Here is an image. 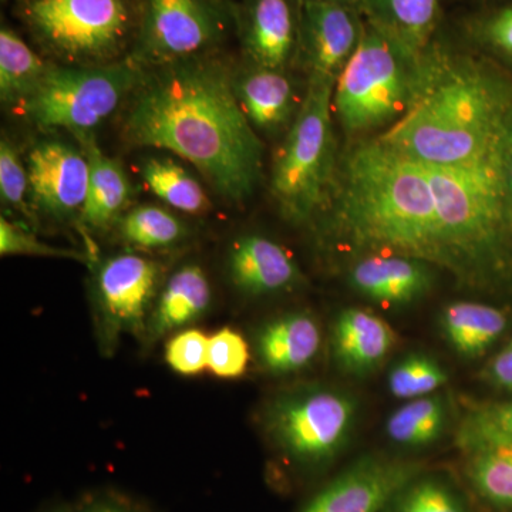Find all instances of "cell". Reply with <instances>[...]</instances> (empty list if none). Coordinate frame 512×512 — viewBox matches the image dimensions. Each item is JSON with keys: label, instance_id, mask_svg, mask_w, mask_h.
Listing matches in <instances>:
<instances>
[{"label": "cell", "instance_id": "obj_1", "mask_svg": "<svg viewBox=\"0 0 512 512\" xmlns=\"http://www.w3.org/2000/svg\"><path fill=\"white\" fill-rule=\"evenodd\" d=\"M123 136L133 146L173 151L229 201L247 200L261 181V140L242 110L234 80L215 60L167 64L143 80Z\"/></svg>", "mask_w": 512, "mask_h": 512}, {"label": "cell", "instance_id": "obj_2", "mask_svg": "<svg viewBox=\"0 0 512 512\" xmlns=\"http://www.w3.org/2000/svg\"><path fill=\"white\" fill-rule=\"evenodd\" d=\"M333 232L353 252L396 254L443 268L439 212L426 167L362 141L343 161Z\"/></svg>", "mask_w": 512, "mask_h": 512}, {"label": "cell", "instance_id": "obj_3", "mask_svg": "<svg viewBox=\"0 0 512 512\" xmlns=\"http://www.w3.org/2000/svg\"><path fill=\"white\" fill-rule=\"evenodd\" d=\"M511 110L500 76L470 60H437L420 66L409 109L377 140L417 163L473 164L503 150Z\"/></svg>", "mask_w": 512, "mask_h": 512}, {"label": "cell", "instance_id": "obj_4", "mask_svg": "<svg viewBox=\"0 0 512 512\" xmlns=\"http://www.w3.org/2000/svg\"><path fill=\"white\" fill-rule=\"evenodd\" d=\"M417 56L377 26L362 37L336 80L333 113L346 133L390 127L409 109L419 80Z\"/></svg>", "mask_w": 512, "mask_h": 512}, {"label": "cell", "instance_id": "obj_5", "mask_svg": "<svg viewBox=\"0 0 512 512\" xmlns=\"http://www.w3.org/2000/svg\"><path fill=\"white\" fill-rule=\"evenodd\" d=\"M336 77L311 74L305 99L275 158L272 191L293 221H306L325 201L335 168Z\"/></svg>", "mask_w": 512, "mask_h": 512}, {"label": "cell", "instance_id": "obj_6", "mask_svg": "<svg viewBox=\"0 0 512 512\" xmlns=\"http://www.w3.org/2000/svg\"><path fill=\"white\" fill-rule=\"evenodd\" d=\"M143 82L131 63L47 70L22 110L43 128H66L76 136L89 134L110 117L128 94Z\"/></svg>", "mask_w": 512, "mask_h": 512}, {"label": "cell", "instance_id": "obj_7", "mask_svg": "<svg viewBox=\"0 0 512 512\" xmlns=\"http://www.w3.org/2000/svg\"><path fill=\"white\" fill-rule=\"evenodd\" d=\"M357 403L345 390L311 386L282 394L266 410V433L293 463L320 467L348 446Z\"/></svg>", "mask_w": 512, "mask_h": 512}, {"label": "cell", "instance_id": "obj_8", "mask_svg": "<svg viewBox=\"0 0 512 512\" xmlns=\"http://www.w3.org/2000/svg\"><path fill=\"white\" fill-rule=\"evenodd\" d=\"M26 15L46 45L72 60L116 52L130 20L124 0H30Z\"/></svg>", "mask_w": 512, "mask_h": 512}, {"label": "cell", "instance_id": "obj_9", "mask_svg": "<svg viewBox=\"0 0 512 512\" xmlns=\"http://www.w3.org/2000/svg\"><path fill=\"white\" fill-rule=\"evenodd\" d=\"M220 36V18L207 0H146L138 53L167 66L195 59Z\"/></svg>", "mask_w": 512, "mask_h": 512}, {"label": "cell", "instance_id": "obj_10", "mask_svg": "<svg viewBox=\"0 0 512 512\" xmlns=\"http://www.w3.org/2000/svg\"><path fill=\"white\" fill-rule=\"evenodd\" d=\"M160 284V266L137 254H121L100 266L96 279L97 311L107 343L123 333L147 330L151 305Z\"/></svg>", "mask_w": 512, "mask_h": 512}, {"label": "cell", "instance_id": "obj_11", "mask_svg": "<svg viewBox=\"0 0 512 512\" xmlns=\"http://www.w3.org/2000/svg\"><path fill=\"white\" fill-rule=\"evenodd\" d=\"M423 473L413 461L363 457L313 495L301 512H384L400 488Z\"/></svg>", "mask_w": 512, "mask_h": 512}, {"label": "cell", "instance_id": "obj_12", "mask_svg": "<svg viewBox=\"0 0 512 512\" xmlns=\"http://www.w3.org/2000/svg\"><path fill=\"white\" fill-rule=\"evenodd\" d=\"M30 191L43 211L66 217L82 211L89 187V160L60 141H43L28 157Z\"/></svg>", "mask_w": 512, "mask_h": 512}, {"label": "cell", "instance_id": "obj_13", "mask_svg": "<svg viewBox=\"0 0 512 512\" xmlns=\"http://www.w3.org/2000/svg\"><path fill=\"white\" fill-rule=\"evenodd\" d=\"M303 32L311 74L338 79L359 45L363 28L345 3L306 0Z\"/></svg>", "mask_w": 512, "mask_h": 512}, {"label": "cell", "instance_id": "obj_14", "mask_svg": "<svg viewBox=\"0 0 512 512\" xmlns=\"http://www.w3.org/2000/svg\"><path fill=\"white\" fill-rule=\"evenodd\" d=\"M228 268L232 284L252 296L291 291L302 281L292 255L262 235L238 239L229 252Z\"/></svg>", "mask_w": 512, "mask_h": 512}, {"label": "cell", "instance_id": "obj_15", "mask_svg": "<svg viewBox=\"0 0 512 512\" xmlns=\"http://www.w3.org/2000/svg\"><path fill=\"white\" fill-rule=\"evenodd\" d=\"M350 284L366 298L404 305L426 295L433 285L427 262L396 254H370L350 271Z\"/></svg>", "mask_w": 512, "mask_h": 512}, {"label": "cell", "instance_id": "obj_16", "mask_svg": "<svg viewBox=\"0 0 512 512\" xmlns=\"http://www.w3.org/2000/svg\"><path fill=\"white\" fill-rule=\"evenodd\" d=\"M394 343L393 329L375 313L363 309H345L333 323V357L346 375H372L389 356Z\"/></svg>", "mask_w": 512, "mask_h": 512}, {"label": "cell", "instance_id": "obj_17", "mask_svg": "<svg viewBox=\"0 0 512 512\" xmlns=\"http://www.w3.org/2000/svg\"><path fill=\"white\" fill-rule=\"evenodd\" d=\"M322 335L311 313L292 312L266 323L256 336L259 362L276 375L298 372L318 356Z\"/></svg>", "mask_w": 512, "mask_h": 512}, {"label": "cell", "instance_id": "obj_18", "mask_svg": "<svg viewBox=\"0 0 512 512\" xmlns=\"http://www.w3.org/2000/svg\"><path fill=\"white\" fill-rule=\"evenodd\" d=\"M89 160V187L80 220L87 228L103 229L116 220L130 198V183L121 165L107 157L89 134L77 136Z\"/></svg>", "mask_w": 512, "mask_h": 512}, {"label": "cell", "instance_id": "obj_19", "mask_svg": "<svg viewBox=\"0 0 512 512\" xmlns=\"http://www.w3.org/2000/svg\"><path fill=\"white\" fill-rule=\"evenodd\" d=\"M211 299L210 281L201 266H183L158 295L156 308L148 320V335L151 339L161 338L200 319L210 308Z\"/></svg>", "mask_w": 512, "mask_h": 512}, {"label": "cell", "instance_id": "obj_20", "mask_svg": "<svg viewBox=\"0 0 512 512\" xmlns=\"http://www.w3.org/2000/svg\"><path fill=\"white\" fill-rule=\"evenodd\" d=\"M507 312L487 303H448L440 316L441 330L451 348L466 359H478L504 335Z\"/></svg>", "mask_w": 512, "mask_h": 512}, {"label": "cell", "instance_id": "obj_21", "mask_svg": "<svg viewBox=\"0 0 512 512\" xmlns=\"http://www.w3.org/2000/svg\"><path fill=\"white\" fill-rule=\"evenodd\" d=\"M295 19L288 0H254L245 45L258 67L282 70L295 46Z\"/></svg>", "mask_w": 512, "mask_h": 512}, {"label": "cell", "instance_id": "obj_22", "mask_svg": "<svg viewBox=\"0 0 512 512\" xmlns=\"http://www.w3.org/2000/svg\"><path fill=\"white\" fill-rule=\"evenodd\" d=\"M235 93L252 126L264 131L284 127L295 110V90L281 70L258 67L235 83Z\"/></svg>", "mask_w": 512, "mask_h": 512}, {"label": "cell", "instance_id": "obj_23", "mask_svg": "<svg viewBox=\"0 0 512 512\" xmlns=\"http://www.w3.org/2000/svg\"><path fill=\"white\" fill-rule=\"evenodd\" d=\"M373 25L417 56L436 25L440 0H365Z\"/></svg>", "mask_w": 512, "mask_h": 512}, {"label": "cell", "instance_id": "obj_24", "mask_svg": "<svg viewBox=\"0 0 512 512\" xmlns=\"http://www.w3.org/2000/svg\"><path fill=\"white\" fill-rule=\"evenodd\" d=\"M471 490L495 511H512V443L490 444L466 454Z\"/></svg>", "mask_w": 512, "mask_h": 512}, {"label": "cell", "instance_id": "obj_25", "mask_svg": "<svg viewBox=\"0 0 512 512\" xmlns=\"http://www.w3.org/2000/svg\"><path fill=\"white\" fill-rule=\"evenodd\" d=\"M444 397L430 396L410 400L386 421V434L397 446L421 448L440 439L447 426Z\"/></svg>", "mask_w": 512, "mask_h": 512}, {"label": "cell", "instance_id": "obj_26", "mask_svg": "<svg viewBox=\"0 0 512 512\" xmlns=\"http://www.w3.org/2000/svg\"><path fill=\"white\" fill-rule=\"evenodd\" d=\"M49 70L22 37L10 29L0 32V94L5 103H23Z\"/></svg>", "mask_w": 512, "mask_h": 512}, {"label": "cell", "instance_id": "obj_27", "mask_svg": "<svg viewBox=\"0 0 512 512\" xmlns=\"http://www.w3.org/2000/svg\"><path fill=\"white\" fill-rule=\"evenodd\" d=\"M141 173L147 187L171 207L188 214H201L210 208L201 184L173 161H147Z\"/></svg>", "mask_w": 512, "mask_h": 512}, {"label": "cell", "instance_id": "obj_28", "mask_svg": "<svg viewBox=\"0 0 512 512\" xmlns=\"http://www.w3.org/2000/svg\"><path fill=\"white\" fill-rule=\"evenodd\" d=\"M384 512H471L464 498L440 476L419 474L397 491Z\"/></svg>", "mask_w": 512, "mask_h": 512}, {"label": "cell", "instance_id": "obj_29", "mask_svg": "<svg viewBox=\"0 0 512 512\" xmlns=\"http://www.w3.org/2000/svg\"><path fill=\"white\" fill-rule=\"evenodd\" d=\"M121 237L138 248H165L184 237L183 222L170 211L156 205H141L124 215Z\"/></svg>", "mask_w": 512, "mask_h": 512}, {"label": "cell", "instance_id": "obj_30", "mask_svg": "<svg viewBox=\"0 0 512 512\" xmlns=\"http://www.w3.org/2000/svg\"><path fill=\"white\" fill-rule=\"evenodd\" d=\"M498 443H512V402L476 407L458 429L457 444L464 454Z\"/></svg>", "mask_w": 512, "mask_h": 512}, {"label": "cell", "instance_id": "obj_31", "mask_svg": "<svg viewBox=\"0 0 512 512\" xmlns=\"http://www.w3.org/2000/svg\"><path fill=\"white\" fill-rule=\"evenodd\" d=\"M447 379L446 370L434 357L413 353L392 367L387 377V386L397 399L413 400L430 396Z\"/></svg>", "mask_w": 512, "mask_h": 512}, {"label": "cell", "instance_id": "obj_32", "mask_svg": "<svg viewBox=\"0 0 512 512\" xmlns=\"http://www.w3.org/2000/svg\"><path fill=\"white\" fill-rule=\"evenodd\" d=\"M247 340L237 330L224 328L210 338L208 369L221 379H237L249 365Z\"/></svg>", "mask_w": 512, "mask_h": 512}, {"label": "cell", "instance_id": "obj_33", "mask_svg": "<svg viewBox=\"0 0 512 512\" xmlns=\"http://www.w3.org/2000/svg\"><path fill=\"white\" fill-rule=\"evenodd\" d=\"M210 338L197 329L177 333L165 346V362L183 376L200 375L208 367Z\"/></svg>", "mask_w": 512, "mask_h": 512}, {"label": "cell", "instance_id": "obj_34", "mask_svg": "<svg viewBox=\"0 0 512 512\" xmlns=\"http://www.w3.org/2000/svg\"><path fill=\"white\" fill-rule=\"evenodd\" d=\"M0 254L2 256L26 255L43 256V258H66L76 261H89L87 255L80 254L74 249L53 247L39 241L35 235L26 229L13 224L8 218H0Z\"/></svg>", "mask_w": 512, "mask_h": 512}, {"label": "cell", "instance_id": "obj_35", "mask_svg": "<svg viewBox=\"0 0 512 512\" xmlns=\"http://www.w3.org/2000/svg\"><path fill=\"white\" fill-rule=\"evenodd\" d=\"M30 190L28 167L23 165L18 151L9 140L0 143V194L3 202L30 218L26 194Z\"/></svg>", "mask_w": 512, "mask_h": 512}, {"label": "cell", "instance_id": "obj_36", "mask_svg": "<svg viewBox=\"0 0 512 512\" xmlns=\"http://www.w3.org/2000/svg\"><path fill=\"white\" fill-rule=\"evenodd\" d=\"M483 379L495 389L512 393V338L484 367Z\"/></svg>", "mask_w": 512, "mask_h": 512}, {"label": "cell", "instance_id": "obj_37", "mask_svg": "<svg viewBox=\"0 0 512 512\" xmlns=\"http://www.w3.org/2000/svg\"><path fill=\"white\" fill-rule=\"evenodd\" d=\"M485 35L495 49L512 57V9L503 10L488 20Z\"/></svg>", "mask_w": 512, "mask_h": 512}, {"label": "cell", "instance_id": "obj_38", "mask_svg": "<svg viewBox=\"0 0 512 512\" xmlns=\"http://www.w3.org/2000/svg\"><path fill=\"white\" fill-rule=\"evenodd\" d=\"M79 512H144L143 508L126 498L114 494H101L90 498Z\"/></svg>", "mask_w": 512, "mask_h": 512}, {"label": "cell", "instance_id": "obj_39", "mask_svg": "<svg viewBox=\"0 0 512 512\" xmlns=\"http://www.w3.org/2000/svg\"><path fill=\"white\" fill-rule=\"evenodd\" d=\"M504 194L512 221V157L504 153Z\"/></svg>", "mask_w": 512, "mask_h": 512}, {"label": "cell", "instance_id": "obj_40", "mask_svg": "<svg viewBox=\"0 0 512 512\" xmlns=\"http://www.w3.org/2000/svg\"><path fill=\"white\" fill-rule=\"evenodd\" d=\"M504 153L512 157V110L505 123L504 130Z\"/></svg>", "mask_w": 512, "mask_h": 512}, {"label": "cell", "instance_id": "obj_41", "mask_svg": "<svg viewBox=\"0 0 512 512\" xmlns=\"http://www.w3.org/2000/svg\"><path fill=\"white\" fill-rule=\"evenodd\" d=\"M49 512H72L69 510V508H56V510H52V511H49Z\"/></svg>", "mask_w": 512, "mask_h": 512}, {"label": "cell", "instance_id": "obj_42", "mask_svg": "<svg viewBox=\"0 0 512 512\" xmlns=\"http://www.w3.org/2000/svg\"><path fill=\"white\" fill-rule=\"evenodd\" d=\"M332 2H339V3H345V5H350V3L353 2V0H332Z\"/></svg>", "mask_w": 512, "mask_h": 512}]
</instances>
